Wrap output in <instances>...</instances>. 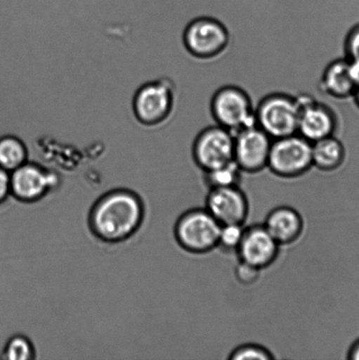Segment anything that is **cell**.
I'll return each mask as SVG.
<instances>
[{"instance_id":"obj_18","label":"cell","mask_w":359,"mask_h":360,"mask_svg":"<svg viewBox=\"0 0 359 360\" xmlns=\"http://www.w3.org/2000/svg\"><path fill=\"white\" fill-rule=\"evenodd\" d=\"M242 170L235 161L223 167L204 172L205 181L210 189L237 186L240 184Z\"/></svg>"},{"instance_id":"obj_10","label":"cell","mask_w":359,"mask_h":360,"mask_svg":"<svg viewBox=\"0 0 359 360\" xmlns=\"http://www.w3.org/2000/svg\"><path fill=\"white\" fill-rule=\"evenodd\" d=\"M234 161L242 172L258 174L267 168L273 139L253 125L234 134Z\"/></svg>"},{"instance_id":"obj_16","label":"cell","mask_w":359,"mask_h":360,"mask_svg":"<svg viewBox=\"0 0 359 360\" xmlns=\"http://www.w3.org/2000/svg\"><path fill=\"white\" fill-rule=\"evenodd\" d=\"M346 158L344 144L335 136L312 143L313 167L332 172L342 167Z\"/></svg>"},{"instance_id":"obj_12","label":"cell","mask_w":359,"mask_h":360,"mask_svg":"<svg viewBox=\"0 0 359 360\" xmlns=\"http://www.w3.org/2000/svg\"><path fill=\"white\" fill-rule=\"evenodd\" d=\"M205 208L221 225L244 224L249 206L247 196L237 186L210 189Z\"/></svg>"},{"instance_id":"obj_21","label":"cell","mask_w":359,"mask_h":360,"mask_svg":"<svg viewBox=\"0 0 359 360\" xmlns=\"http://www.w3.org/2000/svg\"><path fill=\"white\" fill-rule=\"evenodd\" d=\"M274 356L268 349L256 344L242 345L231 352L230 360H272Z\"/></svg>"},{"instance_id":"obj_1","label":"cell","mask_w":359,"mask_h":360,"mask_svg":"<svg viewBox=\"0 0 359 360\" xmlns=\"http://www.w3.org/2000/svg\"><path fill=\"white\" fill-rule=\"evenodd\" d=\"M143 205L139 198L129 191L118 190L102 197L91 214L94 234L105 243L123 242L140 227Z\"/></svg>"},{"instance_id":"obj_22","label":"cell","mask_w":359,"mask_h":360,"mask_svg":"<svg viewBox=\"0 0 359 360\" xmlns=\"http://www.w3.org/2000/svg\"><path fill=\"white\" fill-rule=\"evenodd\" d=\"M261 271L252 264L239 261L235 269V278L242 285H251L259 280Z\"/></svg>"},{"instance_id":"obj_15","label":"cell","mask_w":359,"mask_h":360,"mask_svg":"<svg viewBox=\"0 0 359 360\" xmlns=\"http://www.w3.org/2000/svg\"><path fill=\"white\" fill-rule=\"evenodd\" d=\"M263 226L280 245H287L300 238L304 221L294 208L280 206L270 212Z\"/></svg>"},{"instance_id":"obj_9","label":"cell","mask_w":359,"mask_h":360,"mask_svg":"<svg viewBox=\"0 0 359 360\" xmlns=\"http://www.w3.org/2000/svg\"><path fill=\"white\" fill-rule=\"evenodd\" d=\"M61 182V178L56 172L27 161L12 172L10 193L18 200L33 202L46 193L59 189Z\"/></svg>"},{"instance_id":"obj_6","label":"cell","mask_w":359,"mask_h":360,"mask_svg":"<svg viewBox=\"0 0 359 360\" xmlns=\"http://www.w3.org/2000/svg\"><path fill=\"white\" fill-rule=\"evenodd\" d=\"M312 167V143L299 134L273 141L267 168L273 174L298 178Z\"/></svg>"},{"instance_id":"obj_14","label":"cell","mask_w":359,"mask_h":360,"mask_svg":"<svg viewBox=\"0 0 359 360\" xmlns=\"http://www.w3.org/2000/svg\"><path fill=\"white\" fill-rule=\"evenodd\" d=\"M320 86L323 94L336 100L353 98L358 83L349 60L344 58L329 63L323 70Z\"/></svg>"},{"instance_id":"obj_3","label":"cell","mask_w":359,"mask_h":360,"mask_svg":"<svg viewBox=\"0 0 359 360\" xmlns=\"http://www.w3.org/2000/svg\"><path fill=\"white\" fill-rule=\"evenodd\" d=\"M230 41L226 25L209 16H200L190 21L183 33L185 51L202 61L220 58L230 47Z\"/></svg>"},{"instance_id":"obj_17","label":"cell","mask_w":359,"mask_h":360,"mask_svg":"<svg viewBox=\"0 0 359 360\" xmlns=\"http://www.w3.org/2000/svg\"><path fill=\"white\" fill-rule=\"evenodd\" d=\"M28 160L26 144L14 136L0 139V167L9 172L16 170Z\"/></svg>"},{"instance_id":"obj_7","label":"cell","mask_w":359,"mask_h":360,"mask_svg":"<svg viewBox=\"0 0 359 360\" xmlns=\"http://www.w3.org/2000/svg\"><path fill=\"white\" fill-rule=\"evenodd\" d=\"M174 102V86L171 80L150 81L139 87L133 95V115L144 126H157L170 117Z\"/></svg>"},{"instance_id":"obj_26","label":"cell","mask_w":359,"mask_h":360,"mask_svg":"<svg viewBox=\"0 0 359 360\" xmlns=\"http://www.w3.org/2000/svg\"><path fill=\"white\" fill-rule=\"evenodd\" d=\"M353 100L355 101V103H356L357 107L359 108V84L356 91H355Z\"/></svg>"},{"instance_id":"obj_24","label":"cell","mask_w":359,"mask_h":360,"mask_svg":"<svg viewBox=\"0 0 359 360\" xmlns=\"http://www.w3.org/2000/svg\"><path fill=\"white\" fill-rule=\"evenodd\" d=\"M11 192V175L9 172L0 167V205L5 202Z\"/></svg>"},{"instance_id":"obj_19","label":"cell","mask_w":359,"mask_h":360,"mask_svg":"<svg viewBox=\"0 0 359 360\" xmlns=\"http://www.w3.org/2000/svg\"><path fill=\"white\" fill-rule=\"evenodd\" d=\"M0 359L8 360L34 359V349L26 337L15 335L6 342Z\"/></svg>"},{"instance_id":"obj_13","label":"cell","mask_w":359,"mask_h":360,"mask_svg":"<svg viewBox=\"0 0 359 360\" xmlns=\"http://www.w3.org/2000/svg\"><path fill=\"white\" fill-rule=\"evenodd\" d=\"M280 246L263 224H255L244 229V236L235 253L239 261L263 270L276 260Z\"/></svg>"},{"instance_id":"obj_5","label":"cell","mask_w":359,"mask_h":360,"mask_svg":"<svg viewBox=\"0 0 359 360\" xmlns=\"http://www.w3.org/2000/svg\"><path fill=\"white\" fill-rule=\"evenodd\" d=\"M210 111L216 124L233 134L256 125L252 98L240 86L228 84L216 90L211 98Z\"/></svg>"},{"instance_id":"obj_2","label":"cell","mask_w":359,"mask_h":360,"mask_svg":"<svg viewBox=\"0 0 359 360\" xmlns=\"http://www.w3.org/2000/svg\"><path fill=\"white\" fill-rule=\"evenodd\" d=\"M221 227L206 208H192L176 220L174 236L179 247L185 252L204 254L218 246Z\"/></svg>"},{"instance_id":"obj_23","label":"cell","mask_w":359,"mask_h":360,"mask_svg":"<svg viewBox=\"0 0 359 360\" xmlns=\"http://www.w3.org/2000/svg\"><path fill=\"white\" fill-rule=\"evenodd\" d=\"M344 58L351 62H359V23L348 32L344 40Z\"/></svg>"},{"instance_id":"obj_25","label":"cell","mask_w":359,"mask_h":360,"mask_svg":"<svg viewBox=\"0 0 359 360\" xmlns=\"http://www.w3.org/2000/svg\"><path fill=\"white\" fill-rule=\"evenodd\" d=\"M348 359L359 360V340L355 341L348 352Z\"/></svg>"},{"instance_id":"obj_20","label":"cell","mask_w":359,"mask_h":360,"mask_svg":"<svg viewBox=\"0 0 359 360\" xmlns=\"http://www.w3.org/2000/svg\"><path fill=\"white\" fill-rule=\"evenodd\" d=\"M244 229V224L221 225L217 247L224 252H237Z\"/></svg>"},{"instance_id":"obj_4","label":"cell","mask_w":359,"mask_h":360,"mask_svg":"<svg viewBox=\"0 0 359 360\" xmlns=\"http://www.w3.org/2000/svg\"><path fill=\"white\" fill-rule=\"evenodd\" d=\"M298 98L285 93L266 95L255 107L256 125L273 140L298 132Z\"/></svg>"},{"instance_id":"obj_8","label":"cell","mask_w":359,"mask_h":360,"mask_svg":"<svg viewBox=\"0 0 359 360\" xmlns=\"http://www.w3.org/2000/svg\"><path fill=\"white\" fill-rule=\"evenodd\" d=\"M234 134L219 125L203 129L193 141L192 160L204 172L234 161Z\"/></svg>"},{"instance_id":"obj_11","label":"cell","mask_w":359,"mask_h":360,"mask_svg":"<svg viewBox=\"0 0 359 360\" xmlns=\"http://www.w3.org/2000/svg\"><path fill=\"white\" fill-rule=\"evenodd\" d=\"M297 98L300 105L297 134L311 143L335 136L339 127L335 111L311 95L301 94Z\"/></svg>"}]
</instances>
